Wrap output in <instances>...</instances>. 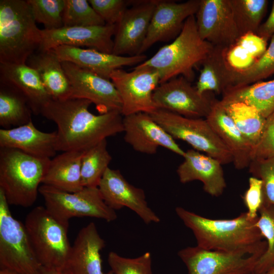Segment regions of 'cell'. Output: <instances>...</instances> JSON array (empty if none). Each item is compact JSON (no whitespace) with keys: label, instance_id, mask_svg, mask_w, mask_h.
<instances>
[{"label":"cell","instance_id":"12","mask_svg":"<svg viewBox=\"0 0 274 274\" xmlns=\"http://www.w3.org/2000/svg\"><path fill=\"white\" fill-rule=\"evenodd\" d=\"M157 108L191 118H206L215 99L208 93L200 94L195 86L183 76L160 84L153 94Z\"/></svg>","mask_w":274,"mask_h":274},{"label":"cell","instance_id":"3","mask_svg":"<svg viewBox=\"0 0 274 274\" xmlns=\"http://www.w3.org/2000/svg\"><path fill=\"white\" fill-rule=\"evenodd\" d=\"M213 48L199 36L193 15L187 19L181 31L172 43L138 65L157 71L160 84L179 76L191 82L195 76L194 68L201 63Z\"/></svg>","mask_w":274,"mask_h":274},{"label":"cell","instance_id":"13","mask_svg":"<svg viewBox=\"0 0 274 274\" xmlns=\"http://www.w3.org/2000/svg\"><path fill=\"white\" fill-rule=\"evenodd\" d=\"M62 65L72 88L71 98L90 101L99 114L112 111L121 113L122 101L110 79L70 62L62 61Z\"/></svg>","mask_w":274,"mask_h":274},{"label":"cell","instance_id":"10","mask_svg":"<svg viewBox=\"0 0 274 274\" xmlns=\"http://www.w3.org/2000/svg\"><path fill=\"white\" fill-rule=\"evenodd\" d=\"M265 250L225 252L197 246L180 250L178 255L188 274H252Z\"/></svg>","mask_w":274,"mask_h":274},{"label":"cell","instance_id":"42","mask_svg":"<svg viewBox=\"0 0 274 274\" xmlns=\"http://www.w3.org/2000/svg\"><path fill=\"white\" fill-rule=\"evenodd\" d=\"M274 157V112L266 118L261 139L254 149L252 160Z\"/></svg>","mask_w":274,"mask_h":274},{"label":"cell","instance_id":"36","mask_svg":"<svg viewBox=\"0 0 274 274\" xmlns=\"http://www.w3.org/2000/svg\"><path fill=\"white\" fill-rule=\"evenodd\" d=\"M63 24L66 27L106 24L86 0H64Z\"/></svg>","mask_w":274,"mask_h":274},{"label":"cell","instance_id":"38","mask_svg":"<svg viewBox=\"0 0 274 274\" xmlns=\"http://www.w3.org/2000/svg\"><path fill=\"white\" fill-rule=\"evenodd\" d=\"M108 262L113 274H153L152 257L149 252L136 258H126L111 252Z\"/></svg>","mask_w":274,"mask_h":274},{"label":"cell","instance_id":"15","mask_svg":"<svg viewBox=\"0 0 274 274\" xmlns=\"http://www.w3.org/2000/svg\"><path fill=\"white\" fill-rule=\"evenodd\" d=\"M98 188L105 203L115 211L126 207L147 224L160 221L149 207L144 191L130 184L119 170L109 167Z\"/></svg>","mask_w":274,"mask_h":274},{"label":"cell","instance_id":"30","mask_svg":"<svg viewBox=\"0 0 274 274\" xmlns=\"http://www.w3.org/2000/svg\"><path fill=\"white\" fill-rule=\"evenodd\" d=\"M33 114L25 96L9 84H0V125L4 129L28 123Z\"/></svg>","mask_w":274,"mask_h":274},{"label":"cell","instance_id":"35","mask_svg":"<svg viewBox=\"0 0 274 274\" xmlns=\"http://www.w3.org/2000/svg\"><path fill=\"white\" fill-rule=\"evenodd\" d=\"M274 74V35L265 52L243 71H232L231 87H240L260 82ZM230 87V88H231Z\"/></svg>","mask_w":274,"mask_h":274},{"label":"cell","instance_id":"19","mask_svg":"<svg viewBox=\"0 0 274 274\" xmlns=\"http://www.w3.org/2000/svg\"><path fill=\"white\" fill-rule=\"evenodd\" d=\"M199 1L189 0L176 3L158 0L139 54H143L157 42L175 39L181 31L187 19L196 13Z\"/></svg>","mask_w":274,"mask_h":274},{"label":"cell","instance_id":"47","mask_svg":"<svg viewBox=\"0 0 274 274\" xmlns=\"http://www.w3.org/2000/svg\"><path fill=\"white\" fill-rule=\"evenodd\" d=\"M0 274H18V273L15 272H14L13 271H11L10 270L7 269L1 268Z\"/></svg>","mask_w":274,"mask_h":274},{"label":"cell","instance_id":"5","mask_svg":"<svg viewBox=\"0 0 274 274\" xmlns=\"http://www.w3.org/2000/svg\"><path fill=\"white\" fill-rule=\"evenodd\" d=\"M50 160L0 148V189L9 205L28 208L34 204Z\"/></svg>","mask_w":274,"mask_h":274},{"label":"cell","instance_id":"21","mask_svg":"<svg viewBox=\"0 0 274 274\" xmlns=\"http://www.w3.org/2000/svg\"><path fill=\"white\" fill-rule=\"evenodd\" d=\"M61 61L73 63L110 79L112 73L125 66L139 65L147 59L144 54L120 56L107 53L93 49L61 45L52 49Z\"/></svg>","mask_w":274,"mask_h":274},{"label":"cell","instance_id":"24","mask_svg":"<svg viewBox=\"0 0 274 274\" xmlns=\"http://www.w3.org/2000/svg\"><path fill=\"white\" fill-rule=\"evenodd\" d=\"M206 119L231 152L235 168L241 170L249 167L252 160V147L220 100H215Z\"/></svg>","mask_w":274,"mask_h":274},{"label":"cell","instance_id":"20","mask_svg":"<svg viewBox=\"0 0 274 274\" xmlns=\"http://www.w3.org/2000/svg\"><path fill=\"white\" fill-rule=\"evenodd\" d=\"M106 243L90 222L78 232L60 274H104L100 251Z\"/></svg>","mask_w":274,"mask_h":274},{"label":"cell","instance_id":"1","mask_svg":"<svg viewBox=\"0 0 274 274\" xmlns=\"http://www.w3.org/2000/svg\"><path fill=\"white\" fill-rule=\"evenodd\" d=\"M91 104L82 98L52 99L43 107L41 114L57 126V151H86L123 132L121 112L95 115L89 110Z\"/></svg>","mask_w":274,"mask_h":274},{"label":"cell","instance_id":"41","mask_svg":"<svg viewBox=\"0 0 274 274\" xmlns=\"http://www.w3.org/2000/svg\"><path fill=\"white\" fill-rule=\"evenodd\" d=\"M243 202L251 219L258 218L259 212L263 204V193L261 180L255 177L249 179V187L242 196Z\"/></svg>","mask_w":274,"mask_h":274},{"label":"cell","instance_id":"11","mask_svg":"<svg viewBox=\"0 0 274 274\" xmlns=\"http://www.w3.org/2000/svg\"><path fill=\"white\" fill-rule=\"evenodd\" d=\"M110 80L120 96L123 116L140 112L150 114L158 109L153 98L160 84L159 75L155 70L139 65L131 72L119 68L112 73Z\"/></svg>","mask_w":274,"mask_h":274},{"label":"cell","instance_id":"14","mask_svg":"<svg viewBox=\"0 0 274 274\" xmlns=\"http://www.w3.org/2000/svg\"><path fill=\"white\" fill-rule=\"evenodd\" d=\"M195 17L199 36L214 47L227 48L240 37L229 0H200Z\"/></svg>","mask_w":274,"mask_h":274},{"label":"cell","instance_id":"8","mask_svg":"<svg viewBox=\"0 0 274 274\" xmlns=\"http://www.w3.org/2000/svg\"><path fill=\"white\" fill-rule=\"evenodd\" d=\"M174 139L187 142L223 165L233 162L231 152L206 118H191L158 109L150 114Z\"/></svg>","mask_w":274,"mask_h":274},{"label":"cell","instance_id":"46","mask_svg":"<svg viewBox=\"0 0 274 274\" xmlns=\"http://www.w3.org/2000/svg\"><path fill=\"white\" fill-rule=\"evenodd\" d=\"M39 274H60V273L55 270L43 267Z\"/></svg>","mask_w":274,"mask_h":274},{"label":"cell","instance_id":"39","mask_svg":"<svg viewBox=\"0 0 274 274\" xmlns=\"http://www.w3.org/2000/svg\"><path fill=\"white\" fill-rule=\"evenodd\" d=\"M249 172L262 183L263 203L274 206V157L253 160Z\"/></svg>","mask_w":274,"mask_h":274},{"label":"cell","instance_id":"18","mask_svg":"<svg viewBox=\"0 0 274 274\" xmlns=\"http://www.w3.org/2000/svg\"><path fill=\"white\" fill-rule=\"evenodd\" d=\"M123 124L124 140L136 151L152 155L162 147L184 156L186 151L150 114L140 112L124 116Z\"/></svg>","mask_w":274,"mask_h":274},{"label":"cell","instance_id":"2","mask_svg":"<svg viewBox=\"0 0 274 274\" xmlns=\"http://www.w3.org/2000/svg\"><path fill=\"white\" fill-rule=\"evenodd\" d=\"M175 211L201 248L225 252L266 251V243L256 225L258 218L251 219L246 212L232 219H215L181 207Z\"/></svg>","mask_w":274,"mask_h":274},{"label":"cell","instance_id":"26","mask_svg":"<svg viewBox=\"0 0 274 274\" xmlns=\"http://www.w3.org/2000/svg\"><path fill=\"white\" fill-rule=\"evenodd\" d=\"M26 64L38 73L52 99L61 100L71 98L70 81L62 61L52 49L36 51Z\"/></svg>","mask_w":274,"mask_h":274},{"label":"cell","instance_id":"44","mask_svg":"<svg viewBox=\"0 0 274 274\" xmlns=\"http://www.w3.org/2000/svg\"><path fill=\"white\" fill-rule=\"evenodd\" d=\"M267 42L256 33L249 32L240 36L236 43L256 60L266 51Z\"/></svg>","mask_w":274,"mask_h":274},{"label":"cell","instance_id":"25","mask_svg":"<svg viewBox=\"0 0 274 274\" xmlns=\"http://www.w3.org/2000/svg\"><path fill=\"white\" fill-rule=\"evenodd\" d=\"M0 81L11 85L27 98L32 113L41 114L52 97L38 73L26 64L0 63Z\"/></svg>","mask_w":274,"mask_h":274},{"label":"cell","instance_id":"28","mask_svg":"<svg viewBox=\"0 0 274 274\" xmlns=\"http://www.w3.org/2000/svg\"><path fill=\"white\" fill-rule=\"evenodd\" d=\"M225 48L214 47L200 64L195 87L200 94L209 92L223 94L231 86L232 70L225 57Z\"/></svg>","mask_w":274,"mask_h":274},{"label":"cell","instance_id":"23","mask_svg":"<svg viewBox=\"0 0 274 274\" xmlns=\"http://www.w3.org/2000/svg\"><path fill=\"white\" fill-rule=\"evenodd\" d=\"M56 138V130L42 131L31 120L18 127L1 128L0 148H14L36 157L51 159L57 151Z\"/></svg>","mask_w":274,"mask_h":274},{"label":"cell","instance_id":"48","mask_svg":"<svg viewBox=\"0 0 274 274\" xmlns=\"http://www.w3.org/2000/svg\"><path fill=\"white\" fill-rule=\"evenodd\" d=\"M263 274H274V264Z\"/></svg>","mask_w":274,"mask_h":274},{"label":"cell","instance_id":"16","mask_svg":"<svg viewBox=\"0 0 274 274\" xmlns=\"http://www.w3.org/2000/svg\"><path fill=\"white\" fill-rule=\"evenodd\" d=\"M116 24L72 26L41 29V42L38 50H49L61 45L93 49L113 53Z\"/></svg>","mask_w":274,"mask_h":274},{"label":"cell","instance_id":"45","mask_svg":"<svg viewBox=\"0 0 274 274\" xmlns=\"http://www.w3.org/2000/svg\"><path fill=\"white\" fill-rule=\"evenodd\" d=\"M256 34L267 41L274 35V1L268 18L261 24Z\"/></svg>","mask_w":274,"mask_h":274},{"label":"cell","instance_id":"27","mask_svg":"<svg viewBox=\"0 0 274 274\" xmlns=\"http://www.w3.org/2000/svg\"><path fill=\"white\" fill-rule=\"evenodd\" d=\"M84 151H64L51 158L42 184L68 192L82 189L81 167Z\"/></svg>","mask_w":274,"mask_h":274},{"label":"cell","instance_id":"37","mask_svg":"<svg viewBox=\"0 0 274 274\" xmlns=\"http://www.w3.org/2000/svg\"><path fill=\"white\" fill-rule=\"evenodd\" d=\"M36 22L44 25L45 29L63 26L64 0H27Z\"/></svg>","mask_w":274,"mask_h":274},{"label":"cell","instance_id":"43","mask_svg":"<svg viewBox=\"0 0 274 274\" xmlns=\"http://www.w3.org/2000/svg\"><path fill=\"white\" fill-rule=\"evenodd\" d=\"M224 52L228 65L234 72H239L246 70L256 60L236 42L232 45L225 48Z\"/></svg>","mask_w":274,"mask_h":274},{"label":"cell","instance_id":"49","mask_svg":"<svg viewBox=\"0 0 274 274\" xmlns=\"http://www.w3.org/2000/svg\"><path fill=\"white\" fill-rule=\"evenodd\" d=\"M104 274H113L112 271L111 270H110V271H109L107 273H104Z\"/></svg>","mask_w":274,"mask_h":274},{"label":"cell","instance_id":"34","mask_svg":"<svg viewBox=\"0 0 274 274\" xmlns=\"http://www.w3.org/2000/svg\"><path fill=\"white\" fill-rule=\"evenodd\" d=\"M256 225L267 245L266 251L257 261L252 274H263L274 264V206L263 203Z\"/></svg>","mask_w":274,"mask_h":274},{"label":"cell","instance_id":"9","mask_svg":"<svg viewBox=\"0 0 274 274\" xmlns=\"http://www.w3.org/2000/svg\"><path fill=\"white\" fill-rule=\"evenodd\" d=\"M46 208L57 219L68 222L73 217H89L111 222L117 218L115 211L104 200L98 187H84L68 192L46 185L39 188Z\"/></svg>","mask_w":274,"mask_h":274},{"label":"cell","instance_id":"17","mask_svg":"<svg viewBox=\"0 0 274 274\" xmlns=\"http://www.w3.org/2000/svg\"><path fill=\"white\" fill-rule=\"evenodd\" d=\"M157 2L149 0L135 2L123 12L116 24L113 54L120 56L139 55Z\"/></svg>","mask_w":274,"mask_h":274},{"label":"cell","instance_id":"4","mask_svg":"<svg viewBox=\"0 0 274 274\" xmlns=\"http://www.w3.org/2000/svg\"><path fill=\"white\" fill-rule=\"evenodd\" d=\"M27 0L0 1V63L26 64L41 42Z\"/></svg>","mask_w":274,"mask_h":274},{"label":"cell","instance_id":"29","mask_svg":"<svg viewBox=\"0 0 274 274\" xmlns=\"http://www.w3.org/2000/svg\"><path fill=\"white\" fill-rule=\"evenodd\" d=\"M222 95V103H245L256 108L265 118L274 112V79L231 87Z\"/></svg>","mask_w":274,"mask_h":274},{"label":"cell","instance_id":"40","mask_svg":"<svg viewBox=\"0 0 274 274\" xmlns=\"http://www.w3.org/2000/svg\"><path fill=\"white\" fill-rule=\"evenodd\" d=\"M89 3L106 24H116L127 6L125 0H89Z\"/></svg>","mask_w":274,"mask_h":274},{"label":"cell","instance_id":"31","mask_svg":"<svg viewBox=\"0 0 274 274\" xmlns=\"http://www.w3.org/2000/svg\"><path fill=\"white\" fill-rule=\"evenodd\" d=\"M220 102L237 128L250 143L253 152L262 136L266 118L256 108L245 103L233 102L223 104Z\"/></svg>","mask_w":274,"mask_h":274},{"label":"cell","instance_id":"33","mask_svg":"<svg viewBox=\"0 0 274 274\" xmlns=\"http://www.w3.org/2000/svg\"><path fill=\"white\" fill-rule=\"evenodd\" d=\"M233 18L240 36L256 33L266 12V0H229Z\"/></svg>","mask_w":274,"mask_h":274},{"label":"cell","instance_id":"22","mask_svg":"<svg viewBox=\"0 0 274 274\" xmlns=\"http://www.w3.org/2000/svg\"><path fill=\"white\" fill-rule=\"evenodd\" d=\"M177 173L181 183L198 180L204 191L212 196L221 195L226 187L222 164L218 160L194 149L186 151Z\"/></svg>","mask_w":274,"mask_h":274},{"label":"cell","instance_id":"6","mask_svg":"<svg viewBox=\"0 0 274 274\" xmlns=\"http://www.w3.org/2000/svg\"><path fill=\"white\" fill-rule=\"evenodd\" d=\"M24 224L40 263L60 273L71 247L68 222L57 219L45 207L38 206L27 215Z\"/></svg>","mask_w":274,"mask_h":274},{"label":"cell","instance_id":"7","mask_svg":"<svg viewBox=\"0 0 274 274\" xmlns=\"http://www.w3.org/2000/svg\"><path fill=\"white\" fill-rule=\"evenodd\" d=\"M0 267L18 274H39L43 266L24 224L14 218L0 189Z\"/></svg>","mask_w":274,"mask_h":274},{"label":"cell","instance_id":"32","mask_svg":"<svg viewBox=\"0 0 274 274\" xmlns=\"http://www.w3.org/2000/svg\"><path fill=\"white\" fill-rule=\"evenodd\" d=\"M111 160L112 156L107 149V140L85 151L81 167L82 186L98 187Z\"/></svg>","mask_w":274,"mask_h":274}]
</instances>
